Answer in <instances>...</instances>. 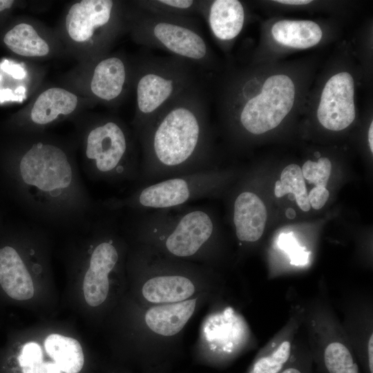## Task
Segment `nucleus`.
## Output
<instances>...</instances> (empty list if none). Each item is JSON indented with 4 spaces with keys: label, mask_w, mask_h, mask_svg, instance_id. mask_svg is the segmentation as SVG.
<instances>
[{
    "label": "nucleus",
    "mask_w": 373,
    "mask_h": 373,
    "mask_svg": "<svg viewBox=\"0 0 373 373\" xmlns=\"http://www.w3.org/2000/svg\"><path fill=\"white\" fill-rule=\"evenodd\" d=\"M42 140L0 151V190L25 220L50 230L72 233L102 210L83 180L75 157Z\"/></svg>",
    "instance_id": "nucleus-1"
},
{
    "label": "nucleus",
    "mask_w": 373,
    "mask_h": 373,
    "mask_svg": "<svg viewBox=\"0 0 373 373\" xmlns=\"http://www.w3.org/2000/svg\"><path fill=\"white\" fill-rule=\"evenodd\" d=\"M206 80L169 102L137 137L140 175L137 186L211 170L213 151Z\"/></svg>",
    "instance_id": "nucleus-2"
},
{
    "label": "nucleus",
    "mask_w": 373,
    "mask_h": 373,
    "mask_svg": "<svg viewBox=\"0 0 373 373\" xmlns=\"http://www.w3.org/2000/svg\"><path fill=\"white\" fill-rule=\"evenodd\" d=\"M127 211L123 229L146 242L161 244L169 254L189 258L199 254L215 237L217 224L204 206L187 204L156 210Z\"/></svg>",
    "instance_id": "nucleus-3"
},
{
    "label": "nucleus",
    "mask_w": 373,
    "mask_h": 373,
    "mask_svg": "<svg viewBox=\"0 0 373 373\" xmlns=\"http://www.w3.org/2000/svg\"><path fill=\"white\" fill-rule=\"evenodd\" d=\"M136 139L142 130L172 99L185 90L206 80L205 72L178 57L146 55L133 73Z\"/></svg>",
    "instance_id": "nucleus-4"
},
{
    "label": "nucleus",
    "mask_w": 373,
    "mask_h": 373,
    "mask_svg": "<svg viewBox=\"0 0 373 373\" xmlns=\"http://www.w3.org/2000/svg\"><path fill=\"white\" fill-rule=\"evenodd\" d=\"M80 170L94 182L136 184L140 175V157L128 130L111 119L95 124L84 140Z\"/></svg>",
    "instance_id": "nucleus-5"
},
{
    "label": "nucleus",
    "mask_w": 373,
    "mask_h": 373,
    "mask_svg": "<svg viewBox=\"0 0 373 373\" xmlns=\"http://www.w3.org/2000/svg\"><path fill=\"white\" fill-rule=\"evenodd\" d=\"M131 28L135 41L142 45L187 59L204 72L213 66L212 53L198 18L160 15L136 7Z\"/></svg>",
    "instance_id": "nucleus-6"
},
{
    "label": "nucleus",
    "mask_w": 373,
    "mask_h": 373,
    "mask_svg": "<svg viewBox=\"0 0 373 373\" xmlns=\"http://www.w3.org/2000/svg\"><path fill=\"white\" fill-rule=\"evenodd\" d=\"M222 176L216 169L163 179L137 186L122 198L100 200L109 210L142 211L187 204L195 200L215 196L222 188Z\"/></svg>",
    "instance_id": "nucleus-7"
},
{
    "label": "nucleus",
    "mask_w": 373,
    "mask_h": 373,
    "mask_svg": "<svg viewBox=\"0 0 373 373\" xmlns=\"http://www.w3.org/2000/svg\"><path fill=\"white\" fill-rule=\"evenodd\" d=\"M295 86L285 75H274L263 84L261 93L246 100L238 113L242 128L260 135L278 126L293 107Z\"/></svg>",
    "instance_id": "nucleus-8"
},
{
    "label": "nucleus",
    "mask_w": 373,
    "mask_h": 373,
    "mask_svg": "<svg viewBox=\"0 0 373 373\" xmlns=\"http://www.w3.org/2000/svg\"><path fill=\"white\" fill-rule=\"evenodd\" d=\"M0 285L12 298H31L34 284L19 247L15 245L14 221L6 219L0 224Z\"/></svg>",
    "instance_id": "nucleus-9"
},
{
    "label": "nucleus",
    "mask_w": 373,
    "mask_h": 373,
    "mask_svg": "<svg viewBox=\"0 0 373 373\" xmlns=\"http://www.w3.org/2000/svg\"><path fill=\"white\" fill-rule=\"evenodd\" d=\"M354 79L346 72L337 73L325 84L317 110L319 122L327 129L341 131L355 118Z\"/></svg>",
    "instance_id": "nucleus-10"
},
{
    "label": "nucleus",
    "mask_w": 373,
    "mask_h": 373,
    "mask_svg": "<svg viewBox=\"0 0 373 373\" xmlns=\"http://www.w3.org/2000/svg\"><path fill=\"white\" fill-rule=\"evenodd\" d=\"M112 0H83L74 3L66 17V28L75 41L90 39L96 30L110 28L116 19Z\"/></svg>",
    "instance_id": "nucleus-11"
},
{
    "label": "nucleus",
    "mask_w": 373,
    "mask_h": 373,
    "mask_svg": "<svg viewBox=\"0 0 373 373\" xmlns=\"http://www.w3.org/2000/svg\"><path fill=\"white\" fill-rule=\"evenodd\" d=\"M200 15L206 20L213 37L220 41H229L241 32L245 10L238 0H200Z\"/></svg>",
    "instance_id": "nucleus-12"
},
{
    "label": "nucleus",
    "mask_w": 373,
    "mask_h": 373,
    "mask_svg": "<svg viewBox=\"0 0 373 373\" xmlns=\"http://www.w3.org/2000/svg\"><path fill=\"white\" fill-rule=\"evenodd\" d=\"M267 218L262 200L254 192L243 191L233 204L232 221L236 235L241 242H254L262 236Z\"/></svg>",
    "instance_id": "nucleus-13"
},
{
    "label": "nucleus",
    "mask_w": 373,
    "mask_h": 373,
    "mask_svg": "<svg viewBox=\"0 0 373 373\" xmlns=\"http://www.w3.org/2000/svg\"><path fill=\"white\" fill-rule=\"evenodd\" d=\"M128 78L125 61L117 56L102 59L95 67L90 90L98 99L112 102L124 92Z\"/></svg>",
    "instance_id": "nucleus-14"
},
{
    "label": "nucleus",
    "mask_w": 373,
    "mask_h": 373,
    "mask_svg": "<svg viewBox=\"0 0 373 373\" xmlns=\"http://www.w3.org/2000/svg\"><path fill=\"white\" fill-rule=\"evenodd\" d=\"M196 299L158 305L149 309L145 315L148 327L154 332L166 336L180 332L192 316Z\"/></svg>",
    "instance_id": "nucleus-15"
},
{
    "label": "nucleus",
    "mask_w": 373,
    "mask_h": 373,
    "mask_svg": "<svg viewBox=\"0 0 373 373\" xmlns=\"http://www.w3.org/2000/svg\"><path fill=\"white\" fill-rule=\"evenodd\" d=\"M77 102V97L68 90L55 87L49 88L36 99L30 111V120L39 126L50 124L59 115L73 112Z\"/></svg>",
    "instance_id": "nucleus-16"
},
{
    "label": "nucleus",
    "mask_w": 373,
    "mask_h": 373,
    "mask_svg": "<svg viewBox=\"0 0 373 373\" xmlns=\"http://www.w3.org/2000/svg\"><path fill=\"white\" fill-rule=\"evenodd\" d=\"M195 291L192 281L183 276H157L149 279L142 287V294L153 303H174L186 300Z\"/></svg>",
    "instance_id": "nucleus-17"
},
{
    "label": "nucleus",
    "mask_w": 373,
    "mask_h": 373,
    "mask_svg": "<svg viewBox=\"0 0 373 373\" xmlns=\"http://www.w3.org/2000/svg\"><path fill=\"white\" fill-rule=\"evenodd\" d=\"M274 39L286 46L304 49L316 45L322 38V30L309 20H281L271 28Z\"/></svg>",
    "instance_id": "nucleus-18"
},
{
    "label": "nucleus",
    "mask_w": 373,
    "mask_h": 373,
    "mask_svg": "<svg viewBox=\"0 0 373 373\" xmlns=\"http://www.w3.org/2000/svg\"><path fill=\"white\" fill-rule=\"evenodd\" d=\"M44 347L47 354L64 373H79L84 364L80 343L75 338L59 334L46 337Z\"/></svg>",
    "instance_id": "nucleus-19"
},
{
    "label": "nucleus",
    "mask_w": 373,
    "mask_h": 373,
    "mask_svg": "<svg viewBox=\"0 0 373 373\" xmlns=\"http://www.w3.org/2000/svg\"><path fill=\"white\" fill-rule=\"evenodd\" d=\"M5 46L12 52L23 57H44L49 46L30 24L21 23L8 30L3 37Z\"/></svg>",
    "instance_id": "nucleus-20"
},
{
    "label": "nucleus",
    "mask_w": 373,
    "mask_h": 373,
    "mask_svg": "<svg viewBox=\"0 0 373 373\" xmlns=\"http://www.w3.org/2000/svg\"><path fill=\"white\" fill-rule=\"evenodd\" d=\"M274 193L277 198L291 193L301 210L308 211L310 209L304 177L301 169L296 164H291L283 169L280 180L275 184Z\"/></svg>",
    "instance_id": "nucleus-21"
},
{
    "label": "nucleus",
    "mask_w": 373,
    "mask_h": 373,
    "mask_svg": "<svg viewBox=\"0 0 373 373\" xmlns=\"http://www.w3.org/2000/svg\"><path fill=\"white\" fill-rule=\"evenodd\" d=\"M136 6L153 14L198 18L200 15V0H144L137 1Z\"/></svg>",
    "instance_id": "nucleus-22"
},
{
    "label": "nucleus",
    "mask_w": 373,
    "mask_h": 373,
    "mask_svg": "<svg viewBox=\"0 0 373 373\" xmlns=\"http://www.w3.org/2000/svg\"><path fill=\"white\" fill-rule=\"evenodd\" d=\"M322 361L327 373H359L352 352L340 342L330 343L325 347Z\"/></svg>",
    "instance_id": "nucleus-23"
},
{
    "label": "nucleus",
    "mask_w": 373,
    "mask_h": 373,
    "mask_svg": "<svg viewBox=\"0 0 373 373\" xmlns=\"http://www.w3.org/2000/svg\"><path fill=\"white\" fill-rule=\"evenodd\" d=\"M291 352V343L285 341L271 353L257 358L248 373H280L285 368L290 358Z\"/></svg>",
    "instance_id": "nucleus-24"
},
{
    "label": "nucleus",
    "mask_w": 373,
    "mask_h": 373,
    "mask_svg": "<svg viewBox=\"0 0 373 373\" xmlns=\"http://www.w3.org/2000/svg\"><path fill=\"white\" fill-rule=\"evenodd\" d=\"M332 170V164L327 157H320L317 162L307 160L301 169L303 175L309 183L316 186H327Z\"/></svg>",
    "instance_id": "nucleus-25"
},
{
    "label": "nucleus",
    "mask_w": 373,
    "mask_h": 373,
    "mask_svg": "<svg viewBox=\"0 0 373 373\" xmlns=\"http://www.w3.org/2000/svg\"><path fill=\"white\" fill-rule=\"evenodd\" d=\"M41 346L35 342L27 343L18 356L22 373H37L43 362Z\"/></svg>",
    "instance_id": "nucleus-26"
},
{
    "label": "nucleus",
    "mask_w": 373,
    "mask_h": 373,
    "mask_svg": "<svg viewBox=\"0 0 373 373\" xmlns=\"http://www.w3.org/2000/svg\"><path fill=\"white\" fill-rule=\"evenodd\" d=\"M278 247L288 253L291 264L294 265H304L308 262L309 252L305 251V248L300 247L292 232L281 233L278 238Z\"/></svg>",
    "instance_id": "nucleus-27"
},
{
    "label": "nucleus",
    "mask_w": 373,
    "mask_h": 373,
    "mask_svg": "<svg viewBox=\"0 0 373 373\" xmlns=\"http://www.w3.org/2000/svg\"><path fill=\"white\" fill-rule=\"evenodd\" d=\"M329 195V191L326 188L315 186L308 194L309 204L316 210L320 209L326 203Z\"/></svg>",
    "instance_id": "nucleus-28"
},
{
    "label": "nucleus",
    "mask_w": 373,
    "mask_h": 373,
    "mask_svg": "<svg viewBox=\"0 0 373 373\" xmlns=\"http://www.w3.org/2000/svg\"><path fill=\"white\" fill-rule=\"evenodd\" d=\"M4 70L10 73L16 79H23L26 75L25 70L18 64H14L8 61L7 64H3Z\"/></svg>",
    "instance_id": "nucleus-29"
},
{
    "label": "nucleus",
    "mask_w": 373,
    "mask_h": 373,
    "mask_svg": "<svg viewBox=\"0 0 373 373\" xmlns=\"http://www.w3.org/2000/svg\"><path fill=\"white\" fill-rule=\"evenodd\" d=\"M59 366L51 361L42 362L37 373H61Z\"/></svg>",
    "instance_id": "nucleus-30"
},
{
    "label": "nucleus",
    "mask_w": 373,
    "mask_h": 373,
    "mask_svg": "<svg viewBox=\"0 0 373 373\" xmlns=\"http://www.w3.org/2000/svg\"><path fill=\"white\" fill-rule=\"evenodd\" d=\"M367 363L370 373H373V336L371 334L367 343Z\"/></svg>",
    "instance_id": "nucleus-31"
},
{
    "label": "nucleus",
    "mask_w": 373,
    "mask_h": 373,
    "mask_svg": "<svg viewBox=\"0 0 373 373\" xmlns=\"http://www.w3.org/2000/svg\"><path fill=\"white\" fill-rule=\"evenodd\" d=\"M280 373H306L305 368L298 365H289L283 369Z\"/></svg>",
    "instance_id": "nucleus-32"
},
{
    "label": "nucleus",
    "mask_w": 373,
    "mask_h": 373,
    "mask_svg": "<svg viewBox=\"0 0 373 373\" xmlns=\"http://www.w3.org/2000/svg\"><path fill=\"white\" fill-rule=\"evenodd\" d=\"M275 1L288 5H304L312 2V1L309 0H277Z\"/></svg>",
    "instance_id": "nucleus-33"
},
{
    "label": "nucleus",
    "mask_w": 373,
    "mask_h": 373,
    "mask_svg": "<svg viewBox=\"0 0 373 373\" xmlns=\"http://www.w3.org/2000/svg\"><path fill=\"white\" fill-rule=\"evenodd\" d=\"M14 3L12 0H0V13L11 8Z\"/></svg>",
    "instance_id": "nucleus-34"
},
{
    "label": "nucleus",
    "mask_w": 373,
    "mask_h": 373,
    "mask_svg": "<svg viewBox=\"0 0 373 373\" xmlns=\"http://www.w3.org/2000/svg\"><path fill=\"white\" fill-rule=\"evenodd\" d=\"M372 137H373V122H372L371 124H370V126L369 132H368V140H369L370 147V150H371L372 153L373 152V140H372Z\"/></svg>",
    "instance_id": "nucleus-35"
},
{
    "label": "nucleus",
    "mask_w": 373,
    "mask_h": 373,
    "mask_svg": "<svg viewBox=\"0 0 373 373\" xmlns=\"http://www.w3.org/2000/svg\"><path fill=\"white\" fill-rule=\"evenodd\" d=\"M286 216L289 219H294L296 217V211L292 208L286 210Z\"/></svg>",
    "instance_id": "nucleus-36"
},
{
    "label": "nucleus",
    "mask_w": 373,
    "mask_h": 373,
    "mask_svg": "<svg viewBox=\"0 0 373 373\" xmlns=\"http://www.w3.org/2000/svg\"><path fill=\"white\" fill-rule=\"evenodd\" d=\"M289 199L291 201L294 200L295 198H292V194L291 193H289V196H288Z\"/></svg>",
    "instance_id": "nucleus-37"
},
{
    "label": "nucleus",
    "mask_w": 373,
    "mask_h": 373,
    "mask_svg": "<svg viewBox=\"0 0 373 373\" xmlns=\"http://www.w3.org/2000/svg\"><path fill=\"white\" fill-rule=\"evenodd\" d=\"M315 156L317 157L318 158H320V157H321V155H320V154H319L318 152H316V153H315Z\"/></svg>",
    "instance_id": "nucleus-38"
}]
</instances>
